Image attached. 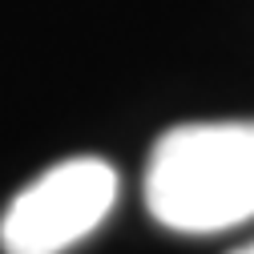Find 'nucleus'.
<instances>
[{
  "mask_svg": "<svg viewBox=\"0 0 254 254\" xmlns=\"http://www.w3.org/2000/svg\"><path fill=\"white\" fill-rule=\"evenodd\" d=\"M145 206L178 234H214L254 218V121L166 129L145 166Z\"/></svg>",
  "mask_w": 254,
  "mask_h": 254,
  "instance_id": "f257e3e1",
  "label": "nucleus"
},
{
  "mask_svg": "<svg viewBox=\"0 0 254 254\" xmlns=\"http://www.w3.org/2000/svg\"><path fill=\"white\" fill-rule=\"evenodd\" d=\"M234 254H254V242H246V246H238Z\"/></svg>",
  "mask_w": 254,
  "mask_h": 254,
  "instance_id": "7ed1b4c3",
  "label": "nucleus"
},
{
  "mask_svg": "<svg viewBox=\"0 0 254 254\" xmlns=\"http://www.w3.org/2000/svg\"><path fill=\"white\" fill-rule=\"evenodd\" d=\"M117 202V170L105 157H69L33 178L0 214L4 254H61L81 242Z\"/></svg>",
  "mask_w": 254,
  "mask_h": 254,
  "instance_id": "f03ea898",
  "label": "nucleus"
}]
</instances>
